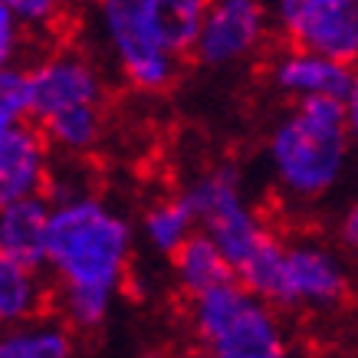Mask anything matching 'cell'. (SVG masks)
Masks as SVG:
<instances>
[{"label": "cell", "instance_id": "1", "mask_svg": "<svg viewBox=\"0 0 358 358\" xmlns=\"http://www.w3.org/2000/svg\"><path fill=\"white\" fill-rule=\"evenodd\" d=\"M135 230L129 217L92 191L50 201L43 266L56 282V306L69 329H99L129 280Z\"/></svg>", "mask_w": 358, "mask_h": 358}, {"label": "cell", "instance_id": "2", "mask_svg": "<svg viewBox=\"0 0 358 358\" xmlns=\"http://www.w3.org/2000/svg\"><path fill=\"white\" fill-rule=\"evenodd\" d=\"M355 106L338 99H303L266 141V164L282 197L315 204L342 185L352 155Z\"/></svg>", "mask_w": 358, "mask_h": 358}, {"label": "cell", "instance_id": "3", "mask_svg": "<svg viewBox=\"0 0 358 358\" xmlns=\"http://www.w3.org/2000/svg\"><path fill=\"white\" fill-rule=\"evenodd\" d=\"M234 276L260 299L289 313H332L352 293L342 253L322 240H280L270 234Z\"/></svg>", "mask_w": 358, "mask_h": 358}, {"label": "cell", "instance_id": "4", "mask_svg": "<svg viewBox=\"0 0 358 358\" xmlns=\"http://www.w3.org/2000/svg\"><path fill=\"white\" fill-rule=\"evenodd\" d=\"M191 332L214 358H282L289 345L276 306L237 282V276L191 296Z\"/></svg>", "mask_w": 358, "mask_h": 358}, {"label": "cell", "instance_id": "5", "mask_svg": "<svg viewBox=\"0 0 358 358\" xmlns=\"http://www.w3.org/2000/svg\"><path fill=\"white\" fill-rule=\"evenodd\" d=\"M92 36L131 89L164 92L178 76V56L162 43L145 0H92Z\"/></svg>", "mask_w": 358, "mask_h": 358}, {"label": "cell", "instance_id": "6", "mask_svg": "<svg viewBox=\"0 0 358 358\" xmlns=\"http://www.w3.org/2000/svg\"><path fill=\"white\" fill-rule=\"evenodd\" d=\"M181 197L194 214V227L217 243L234 270L273 234L250 204L237 168L230 164L197 174Z\"/></svg>", "mask_w": 358, "mask_h": 358}, {"label": "cell", "instance_id": "7", "mask_svg": "<svg viewBox=\"0 0 358 358\" xmlns=\"http://www.w3.org/2000/svg\"><path fill=\"white\" fill-rule=\"evenodd\" d=\"M270 30L263 0H207L191 53L207 69H234L260 53Z\"/></svg>", "mask_w": 358, "mask_h": 358}, {"label": "cell", "instance_id": "8", "mask_svg": "<svg viewBox=\"0 0 358 358\" xmlns=\"http://www.w3.org/2000/svg\"><path fill=\"white\" fill-rule=\"evenodd\" d=\"M30 119H46L79 106H106L109 86L99 63L83 50H53L27 69Z\"/></svg>", "mask_w": 358, "mask_h": 358}, {"label": "cell", "instance_id": "9", "mask_svg": "<svg viewBox=\"0 0 358 358\" xmlns=\"http://www.w3.org/2000/svg\"><path fill=\"white\" fill-rule=\"evenodd\" d=\"M273 17L293 46L342 63L358 56V0H276Z\"/></svg>", "mask_w": 358, "mask_h": 358}, {"label": "cell", "instance_id": "10", "mask_svg": "<svg viewBox=\"0 0 358 358\" xmlns=\"http://www.w3.org/2000/svg\"><path fill=\"white\" fill-rule=\"evenodd\" d=\"M273 86L280 89L282 96L296 99H338L355 106L358 99V79L352 63L332 59L326 53H315V50H303L293 46L273 59Z\"/></svg>", "mask_w": 358, "mask_h": 358}, {"label": "cell", "instance_id": "11", "mask_svg": "<svg viewBox=\"0 0 358 358\" xmlns=\"http://www.w3.org/2000/svg\"><path fill=\"white\" fill-rule=\"evenodd\" d=\"M46 174H50V145L23 122L0 129V207L17 197L43 194Z\"/></svg>", "mask_w": 358, "mask_h": 358}, {"label": "cell", "instance_id": "12", "mask_svg": "<svg viewBox=\"0 0 358 358\" xmlns=\"http://www.w3.org/2000/svg\"><path fill=\"white\" fill-rule=\"evenodd\" d=\"M46 227H50V201L43 194L17 197L0 207V253L27 266L43 270Z\"/></svg>", "mask_w": 358, "mask_h": 358}, {"label": "cell", "instance_id": "13", "mask_svg": "<svg viewBox=\"0 0 358 358\" xmlns=\"http://www.w3.org/2000/svg\"><path fill=\"white\" fill-rule=\"evenodd\" d=\"M76 352L73 329L63 319H43V313L0 326V358H69Z\"/></svg>", "mask_w": 358, "mask_h": 358}, {"label": "cell", "instance_id": "14", "mask_svg": "<svg viewBox=\"0 0 358 358\" xmlns=\"http://www.w3.org/2000/svg\"><path fill=\"white\" fill-rule=\"evenodd\" d=\"M171 266H174V282L185 296H197L204 289H214L220 282L234 280V266L230 260L220 253V247L214 240L194 230L181 247L171 253Z\"/></svg>", "mask_w": 358, "mask_h": 358}, {"label": "cell", "instance_id": "15", "mask_svg": "<svg viewBox=\"0 0 358 358\" xmlns=\"http://www.w3.org/2000/svg\"><path fill=\"white\" fill-rule=\"evenodd\" d=\"M40 135L53 152L66 158H86L96 152L99 141L106 138V106H79V109H66L56 115L36 122Z\"/></svg>", "mask_w": 358, "mask_h": 358}, {"label": "cell", "instance_id": "16", "mask_svg": "<svg viewBox=\"0 0 358 358\" xmlns=\"http://www.w3.org/2000/svg\"><path fill=\"white\" fill-rule=\"evenodd\" d=\"M46 299L50 289L40 266H27L0 253V326H13L40 315L46 309Z\"/></svg>", "mask_w": 358, "mask_h": 358}, {"label": "cell", "instance_id": "17", "mask_svg": "<svg viewBox=\"0 0 358 358\" xmlns=\"http://www.w3.org/2000/svg\"><path fill=\"white\" fill-rule=\"evenodd\" d=\"M194 214L187 207L185 197H164L155 201L141 214V237L158 257H171L191 234H194Z\"/></svg>", "mask_w": 358, "mask_h": 358}, {"label": "cell", "instance_id": "18", "mask_svg": "<svg viewBox=\"0 0 358 358\" xmlns=\"http://www.w3.org/2000/svg\"><path fill=\"white\" fill-rule=\"evenodd\" d=\"M145 3H148V13H152V23L162 36V43L174 56L191 53L207 0H145Z\"/></svg>", "mask_w": 358, "mask_h": 358}, {"label": "cell", "instance_id": "19", "mask_svg": "<svg viewBox=\"0 0 358 358\" xmlns=\"http://www.w3.org/2000/svg\"><path fill=\"white\" fill-rule=\"evenodd\" d=\"M0 7H7L23 30H50L69 13L73 0H0Z\"/></svg>", "mask_w": 358, "mask_h": 358}, {"label": "cell", "instance_id": "20", "mask_svg": "<svg viewBox=\"0 0 358 358\" xmlns=\"http://www.w3.org/2000/svg\"><path fill=\"white\" fill-rule=\"evenodd\" d=\"M30 119V96H27V73L17 66L0 69V129L13 122Z\"/></svg>", "mask_w": 358, "mask_h": 358}, {"label": "cell", "instance_id": "21", "mask_svg": "<svg viewBox=\"0 0 358 358\" xmlns=\"http://www.w3.org/2000/svg\"><path fill=\"white\" fill-rule=\"evenodd\" d=\"M23 53H27V30L13 20L7 7H0V69L17 66Z\"/></svg>", "mask_w": 358, "mask_h": 358}, {"label": "cell", "instance_id": "22", "mask_svg": "<svg viewBox=\"0 0 358 358\" xmlns=\"http://www.w3.org/2000/svg\"><path fill=\"white\" fill-rule=\"evenodd\" d=\"M338 240H342V247H355L358 243V214L355 210H348L342 224H338Z\"/></svg>", "mask_w": 358, "mask_h": 358}]
</instances>
